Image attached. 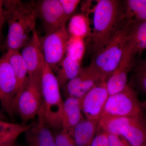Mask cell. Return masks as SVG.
<instances>
[{"label":"cell","instance_id":"cell-27","mask_svg":"<svg viewBox=\"0 0 146 146\" xmlns=\"http://www.w3.org/2000/svg\"><path fill=\"white\" fill-rule=\"evenodd\" d=\"M62 7L65 20H68L72 16L76 9L81 3L80 0H59Z\"/></svg>","mask_w":146,"mask_h":146},{"label":"cell","instance_id":"cell-32","mask_svg":"<svg viewBox=\"0 0 146 146\" xmlns=\"http://www.w3.org/2000/svg\"><path fill=\"white\" fill-rule=\"evenodd\" d=\"M11 125V123L6 121L0 120V131L9 127Z\"/></svg>","mask_w":146,"mask_h":146},{"label":"cell","instance_id":"cell-17","mask_svg":"<svg viewBox=\"0 0 146 146\" xmlns=\"http://www.w3.org/2000/svg\"><path fill=\"white\" fill-rule=\"evenodd\" d=\"M98 128L97 121L85 119L69 133L77 146H91L98 133Z\"/></svg>","mask_w":146,"mask_h":146},{"label":"cell","instance_id":"cell-33","mask_svg":"<svg viewBox=\"0 0 146 146\" xmlns=\"http://www.w3.org/2000/svg\"><path fill=\"white\" fill-rule=\"evenodd\" d=\"M4 146H18V145L17 142L16 141Z\"/></svg>","mask_w":146,"mask_h":146},{"label":"cell","instance_id":"cell-31","mask_svg":"<svg viewBox=\"0 0 146 146\" xmlns=\"http://www.w3.org/2000/svg\"><path fill=\"white\" fill-rule=\"evenodd\" d=\"M6 21V13L4 1L0 0V48L3 45V29L4 24Z\"/></svg>","mask_w":146,"mask_h":146},{"label":"cell","instance_id":"cell-36","mask_svg":"<svg viewBox=\"0 0 146 146\" xmlns=\"http://www.w3.org/2000/svg\"><path fill=\"white\" fill-rule=\"evenodd\" d=\"M145 2H146V0H145Z\"/></svg>","mask_w":146,"mask_h":146},{"label":"cell","instance_id":"cell-21","mask_svg":"<svg viewBox=\"0 0 146 146\" xmlns=\"http://www.w3.org/2000/svg\"><path fill=\"white\" fill-rule=\"evenodd\" d=\"M128 42L138 55L146 49V21L132 23Z\"/></svg>","mask_w":146,"mask_h":146},{"label":"cell","instance_id":"cell-29","mask_svg":"<svg viewBox=\"0 0 146 146\" xmlns=\"http://www.w3.org/2000/svg\"><path fill=\"white\" fill-rule=\"evenodd\" d=\"M91 146H109L107 133L103 131H98Z\"/></svg>","mask_w":146,"mask_h":146},{"label":"cell","instance_id":"cell-8","mask_svg":"<svg viewBox=\"0 0 146 146\" xmlns=\"http://www.w3.org/2000/svg\"><path fill=\"white\" fill-rule=\"evenodd\" d=\"M70 37L65 26L40 37L45 63L53 72L66 55Z\"/></svg>","mask_w":146,"mask_h":146},{"label":"cell","instance_id":"cell-13","mask_svg":"<svg viewBox=\"0 0 146 146\" xmlns=\"http://www.w3.org/2000/svg\"><path fill=\"white\" fill-rule=\"evenodd\" d=\"M27 68L29 77L42 78L45 65L40 37L36 29L33 33L29 42L21 50Z\"/></svg>","mask_w":146,"mask_h":146},{"label":"cell","instance_id":"cell-10","mask_svg":"<svg viewBox=\"0 0 146 146\" xmlns=\"http://www.w3.org/2000/svg\"><path fill=\"white\" fill-rule=\"evenodd\" d=\"M137 54L127 42L119 63L106 80L109 96L122 91L127 85L128 75L134 66Z\"/></svg>","mask_w":146,"mask_h":146},{"label":"cell","instance_id":"cell-15","mask_svg":"<svg viewBox=\"0 0 146 146\" xmlns=\"http://www.w3.org/2000/svg\"><path fill=\"white\" fill-rule=\"evenodd\" d=\"M85 119L82 112L80 99L72 97L66 98L63 101L61 115L63 129L70 133Z\"/></svg>","mask_w":146,"mask_h":146},{"label":"cell","instance_id":"cell-5","mask_svg":"<svg viewBox=\"0 0 146 146\" xmlns=\"http://www.w3.org/2000/svg\"><path fill=\"white\" fill-rule=\"evenodd\" d=\"M104 115L145 119L136 91L128 84L122 91L108 97L100 117Z\"/></svg>","mask_w":146,"mask_h":146},{"label":"cell","instance_id":"cell-22","mask_svg":"<svg viewBox=\"0 0 146 146\" xmlns=\"http://www.w3.org/2000/svg\"><path fill=\"white\" fill-rule=\"evenodd\" d=\"M132 118L126 117L104 115L98 121V131H101L108 134L120 136L121 129L127 124Z\"/></svg>","mask_w":146,"mask_h":146},{"label":"cell","instance_id":"cell-18","mask_svg":"<svg viewBox=\"0 0 146 146\" xmlns=\"http://www.w3.org/2000/svg\"><path fill=\"white\" fill-rule=\"evenodd\" d=\"M6 56L13 68L16 76L18 84L16 104L20 94L26 85L29 78L28 72L21 52L19 51H8Z\"/></svg>","mask_w":146,"mask_h":146},{"label":"cell","instance_id":"cell-7","mask_svg":"<svg viewBox=\"0 0 146 146\" xmlns=\"http://www.w3.org/2000/svg\"><path fill=\"white\" fill-rule=\"evenodd\" d=\"M42 102L41 79L29 77L16 104V112L20 115L22 125L37 116Z\"/></svg>","mask_w":146,"mask_h":146},{"label":"cell","instance_id":"cell-26","mask_svg":"<svg viewBox=\"0 0 146 146\" xmlns=\"http://www.w3.org/2000/svg\"><path fill=\"white\" fill-rule=\"evenodd\" d=\"M54 131L56 146H77L72 137L66 129Z\"/></svg>","mask_w":146,"mask_h":146},{"label":"cell","instance_id":"cell-34","mask_svg":"<svg viewBox=\"0 0 146 146\" xmlns=\"http://www.w3.org/2000/svg\"><path fill=\"white\" fill-rule=\"evenodd\" d=\"M141 104L144 111H146V100L143 102L141 103Z\"/></svg>","mask_w":146,"mask_h":146},{"label":"cell","instance_id":"cell-12","mask_svg":"<svg viewBox=\"0 0 146 146\" xmlns=\"http://www.w3.org/2000/svg\"><path fill=\"white\" fill-rule=\"evenodd\" d=\"M109 96L104 81L94 86L80 99L82 112L85 119L98 122Z\"/></svg>","mask_w":146,"mask_h":146},{"label":"cell","instance_id":"cell-28","mask_svg":"<svg viewBox=\"0 0 146 146\" xmlns=\"http://www.w3.org/2000/svg\"><path fill=\"white\" fill-rule=\"evenodd\" d=\"M16 136L12 131L4 130L0 132V146H4L15 141Z\"/></svg>","mask_w":146,"mask_h":146},{"label":"cell","instance_id":"cell-23","mask_svg":"<svg viewBox=\"0 0 146 146\" xmlns=\"http://www.w3.org/2000/svg\"><path fill=\"white\" fill-rule=\"evenodd\" d=\"M125 18L133 23L146 21V2L145 0H127L123 1Z\"/></svg>","mask_w":146,"mask_h":146},{"label":"cell","instance_id":"cell-14","mask_svg":"<svg viewBox=\"0 0 146 146\" xmlns=\"http://www.w3.org/2000/svg\"><path fill=\"white\" fill-rule=\"evenodd\" d=\"M43 122L37 121L25 133L27 146H56L54 131Z\"/></svg>","mask_w":146,"mask_h":146},{"label":"cell","instance_id":"cell-30","mask_svg":"<svg viewBox=\"0 0 146 146\" xmlns=\"http://www.w3.org/2000/svg\"><path fill=\"white\" fill-rule=\"evenodd\" d=\"M109 146H131L121 136L108 134Z\"/></svg>","mask_w":146,"mask_h":146},{"label":"cell","instance_id":"cell-19","mask_svg":"<svg viewBox=\"0 0 146 146\" xmlns=\"http://www.w3.org/2000/svg\"><path fill=\"white\" fill-rule=\"evenodd\" d=\"M81 62L68 56H65L53 72L60 88L62 89L67 82L77 75L82 68Z\"/></svg>","mask_w":146,"mask_h":146},{"label":"cell","instance_id":"cell-20","mask_svg":"<svg viewBox=\"0 0 146 146\" xmlns=\"http://www.w3.org/2000/svg\"><path fill=\"white\" fill-rule=\"evenodd\" d=\"M67 29L70 36L84 39L89 38L92 33L89 18L84 13L73 15Z\"/></svg>","mask_w":146,"mask_h":146},{"label":"cell","instance_id":"cell-2","mask_svg":"<svg viewBox=\"0 0 146 146\" xmlns=\"http://www.w3.org/2000/svg\"><path fill=\"white\" fill-rule=\"evenodd\" d=\"M93 10V29L86 45L94 56L105 46L119 26L124 18L123 2L99 0Z\"/></svg>","mask_w":146,"mask_h":146},{"label":"cell","instance_id":"cell-3","mask_svg":"<svg viewBox=\"0 0 146 146\" xmlns=\"http://www.w3.org/2000/svg\"><path fill=\"white\" fill-rule=\"evenodd\" d=\"M60 89L56 76L45 63L41 78L42 104L37 116L38 120L55 131L63 129L61 115L63 101Z\"/></svg>","mask_w":146,"mask_h":146},{"label":"cell","instance_id":"cell-4","mask_svg":"<svg viewBox=\"0 0 146 146\" xmlns=\"http://www.w3.org/2000/svg\"><path fill=\"white\" fill-rule=\"evenodd\" d=\"M132 23L124 17L107 44L93 56L89 65L99 72L105 81L115 70L121 59Z\"/></svg>","mask_w":146,"mask_h":146},{"label":"cell","instance_id":"cell-16","mask_svg":"<svg viewBox=\"0 0 146 146\" xmlns=\"http://www.w3.org/2000/svg\"><path fill=\"white\" fill-rule=\"evenodd\" d=\"M120 136L131 146H146L145 119L132 118L121 129Z\"/></svg>","mask_w":146,"mask_h":146},{"label":"cell","instance_id":"cell-6","mask_svg":"<svg viewBox=\"0 0 146 146\" xmlns=\"http://www.w3.org/2000/svg\"><path fill=\"white\" fill-rule=\"evenodd\" d=\"M17 89L16 76L4 54L0 57V103L2 110L11 119L16 112Z\"/></svg>","mask_w":146,"mask_h":146},{"label":"cell","instance_id":"cell-35","mask_svg":"<svg viewBox=\"0 0 146 146\" xmlns=\"http://www.w3.org/2000/svg\"><path fill=\"white\" fill-rule=\"evenodd\" d=\"M0 120L6 121V118L4 114L2 112H0Z\"/></svg>","mask_w":146,"mask_h":146},{"label":"cell","instance_id":"cell-1","mask_svg":"<svg viewBox=\"0 0 146 146\" xmlns=\"http://www.w3.org/2000/svg\"><path fill=\"white\" fill-rule=\"evenodd\" d=\"M8 30L5 47L8 51L23 48L35 30L37 18L35 1H4Z\"/></svg>","mask_w":146,"mask_h":146},{"label":"cell","instance_id":"cell-24","mask_svg":"<svg viewBox=\"0 0 146 146\" xmlns=\"http://www.w3.org/2000/svg\"><path fill=\"white\" fill-rule=\"evenodd\" d=\"M129 83L134 90L146 95V60H136L131 70Z\"/></svg>","mask_w":146,"mask_h":146},{"label":"cell","instance_id":"cell-11","mask_svg":"<svg viewBox=\"0 0 146 146\" xmlns=\"http://www.w3.org/2000/svg\"><path fill=\"white\" fill-rule=\"evenodd\" d=\"M37 18L42 22L46 34L66 26L67 23L59 0L35 1Z\"/></svg>","mask_w":146,"mask_h":146},{"label":"cell","instance_id":"cell-25","mask_svg":"<svg viewBox=\"0 0 146 146\" xmlns=\"http://www.w3.org/2000/svg\"><path fill=\"white\" fill-rule=\"evenodd\" d=\"M86 48L84 39L70 36L67 46L66 55L82 62Z\"/></svg>","mask_w":146,"mask_h":146},{"label":"cell","instance_id":"cell-9","mask_svg":"<svg viewBox=\"0 0 146 146\" xmlns=\"http://www.w3.org/2000/svg\"><path fill=\"white\" fill-rule=\"evenodd\" d=\"M104 81L99 72L89 65L82 68L77 75L62 89L66 98L72 97L80 99L94 86Z\"/></svg>","mask_w":146,"mask_h":146}]
</instances>
